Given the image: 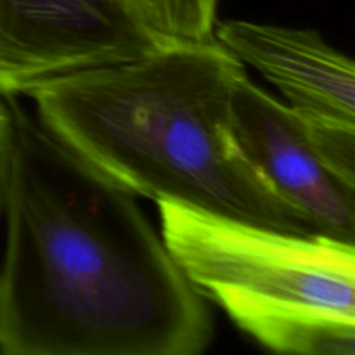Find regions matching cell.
Instances as JSON below:
<instances>
[{"label": "cell", "instance_id": "obj_6", "mask_svg": "<svg viewBox=\"0 0 355 355\" xmlns=\"http://www.w3.org/2000/svg\"><path fill=\"white\" fill-rule=\"evenodd\" d=\"M214 37L272 82L305 121L355 128V64L319 31L217 19Z\"/></svg>", "mask_w": 355, "mask_h": 355}, {"label": "cell", "instance_id": "obj_3", "mask_svg": "<svg viewBox=\"0 0 355 355\" xmlns=\"http://www.w3.org/2000/svg\"><path fill=\"white\" fill-rule=\"evenodd\" d=\"M162 238L194 290L267 349L355 354V245L158 201Z\"/></svg>", "mask_w": 355, "mask_h": 355}, {"label": "cell", "instance_id": "obj_5", "mask_svg": "<svg viewBox=\"0 0 355 355\" xmlns=\"http://www.w3.org/2000/svg\"><path fill=\"white\" fill-rule=\"evenodd\" d=\"M229 125L250 165L314 234L355 245V184L329 165L297 111L243 73L232 87Z\"/></svg>", "mask_w": 355, "mask_h": 355}, {"label": "cell", "instance_id": "obj_1", "mask_svg": "<svg viewBox=\"0 0 355 355\" xmlns=\"http://www.w3.org/2000/svg\"><path fill=\"white\" fill-rule=\"evenodd\" d=\"M12 114L0 352L198 355L214 340L134 194L6 97Z\"/></svg>", "mask_w": 355, "mask_h": 355}, {"label": "cell", "instance_id": "obj_8", "mask_svg": "<svg viewBox=\"0 0 355 355\" xmlns=\"http://www.w3.org/2000/svg\"><path fill=\"white\" fill-rule=\"evenodd\" d=\"M10 142H12V114H10L9 103L0 97V215L3 211V198H6Z\"/></svg>", "mask_w": 355, "mask_h": 355}, {"label": "cell", "instance_id": "obj_4", "mask_svg": "<svg viewBox=\"0 0 355 355\" xmlns=\"http://www.w3.org/2000/svg\"><path fill=\"white\" fill-rule=\"evenodd\" d=\"M163 45L120 0H0V97Z\"/></svg>", "mask_w": 355, "mask_h": 355}, {"label": "cell", "instance_id": "obj_2", "mask_svg": "<svg viewBox=\"0 0 355 355\" xmlns=\"http://www.w3.org/2000/svg\"><path fill=\"white\" fill-rule=\"evenodd\" d=\"M243 73L211 38L83 69L30 97L45 130L132 194L314 234L232 139L231 94Z\"/></svg>", "mask_w": 355, "mask_h": 355}, {"label": "cell", "instance_id": "obj_7", "mask_svg": "<svg viewBox=\"0 0 355 355\" xmlns=\"http://www.w3.org/2000/svg\"><path fill=\"white\" fill-rule=\"evenodd\" d=\"M146 30L165 44L211 40L218 0H120Z\"/></svg>", "mask_w": 355, "mask_h": 355}]
</instances>
